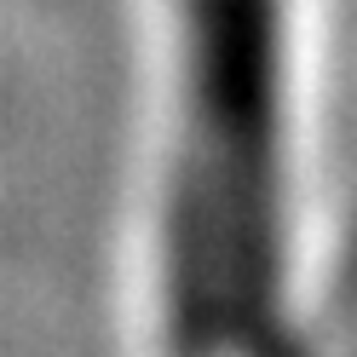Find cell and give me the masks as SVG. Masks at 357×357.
I'll return each instance as SVG.
<instances>
[{"instance_id":"1","label":"cell","mask_w":357,"mask_h":357,"mask_svg":"<svg viewBox=\"0 0 357 357\" xmlns=\"http://www.w3.org/2000/svg\"><path fill=\"white\" fill-rule=\"evenodd\" d=\"M150 311L178 351L300 340V0H167Z\"/></svg>"}]
</instances>
